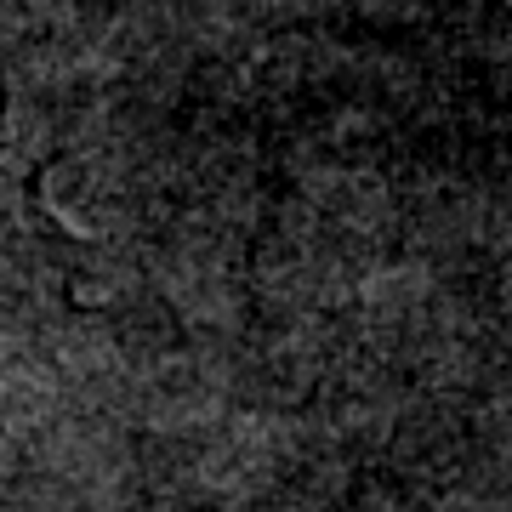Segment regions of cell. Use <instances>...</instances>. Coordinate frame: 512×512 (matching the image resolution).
Segmentation results:
<instances>
[{
    "mask_svg": "<svg viewBox=\"0 0 512 512\" xmlns=\"http://www.w3.org/2000/svg\"><path fill=\"white\" fill-rule=\"evenodd\" d=\"M46 239H57V228L40 205L35 165L18 160V148L6 137V97H0V274L6 268H35Z\"/></svg>",
    "mask_w": 512,
    "mask_h": 512,
    "instance_id": "obj_1",
    "label": "cell"
}]
</instances>
